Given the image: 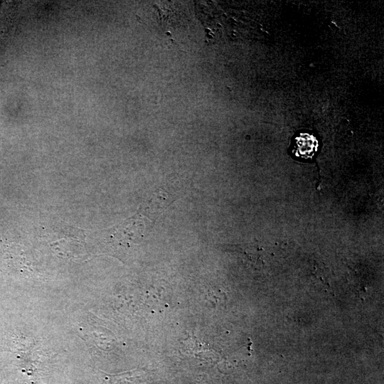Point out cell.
Listing matches in <instances>:
<instances>
[{"mask_svg": "<svg viewBox=\"0 0 384 384\" xmlns=\"http://www.w3.org/2000/svg\"><path fill=\"white\" fill-rule=\"evenodd\" d=\"M317 144V140L314 135L302 133L294 139V151L297 156L303 158L311 157L316 151Z\"/></svg>", "mask_w": 384, "mask_h": 384, "instance_id": "6da1fadb", "label": "cell"}]
</instances>
